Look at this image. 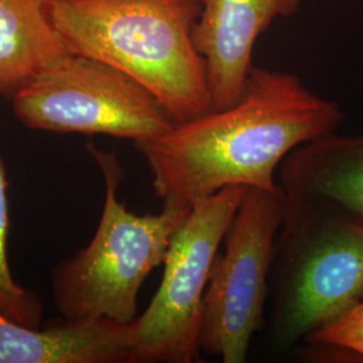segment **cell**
Segmentation results:
<instances>
[{
    "label": "cell",
    "instance_id": "obj_1",
    "mask_svg": "<svg viewBox=\"0 0 363 363\" xmlns=\"http://www.w3.org/2000/svg\"><path fill=\"white\" fill-rule=\"evenodd\" d=\"M339 105L291 73L253 67L238 103L135 143L163 203L193 208L229 186L274 190L276 169L301 144L337 132Z\"/></svg>",
    "mask_w": 363,
    "mask_h": 363
},
{
    "label": "cell",
    "instance_id": "obj_2",
    "mask_svg": "<svg viewBox=\"0 0 363 363\" xmlns=\"http://www.w3.org/2000/svg\"><path fill=\"white\" fill-rule=\"evenodd\" d=\"M202 0H52L69 54L103 61L140 82L177 123L213 111L193 31Z\"/></svg>",
    "mask_w": 363,
    "mask_h": 363
},
{
    "label": "cell",
    "instance_id": "obj_3",
    "mask_svg": "<svg viewBox=\"0 0 363 363\" xmlns=\"http://www.w3.org/2000/svg\"><path fill=\"white\" fill-rule=\"evenodd\" d=\"M105 182L104 206L89 245L52 273L57 308L70 322L130 325L148 274L164 262L172 235L191 208L163 203L157 214L138 216L118 199L124 169L116 152L88 145Z\"/></svg>",
    "mask_w": 363,
    "mask_h": 363
},
{
    "label": "cell",
    "instance_id": "obj_4",
    "mask_svg": "<svg viewBox=\"0 0 363 363\" xmlns=\"http://www.w3.org/2000/svg\"><path fill=\"white\" fill-rule=\"evenodd\" d=\"M271 337L288 350L363 301V220L286 198L277 235Z\"/></svg>",
    "mask_w": 363,
    "mask_h": 363
},
{
    "label": "cell",
    "instance_id": "obj_5",
    "mask_svg": "<svg viewBox=\"0 0 363 363\" xmlns=\"http://www.w3.org/2000/svg\"><path fill=\"white\" fill-rule=\"evenodd\" d=\"M15 115L31 130L155 139L177 121L140 82L91 57L67 54L13 93Z\"/></svg>",
    "mask_w": 363,
    "mask_h": 363
},
{
    "label": "cell",
    "instance_id": "obj_6",
    "mask_svg": "<svg viewBox=\"0 0 363 363\" xmlns=\"http://www.w3.org/2000/svg\"><path fill=\"white\" fill-rule=\"evenodd\" d=\"M247 187L229 186L195 202L172 235L162 283L132 325L127 363L201 362L203 300L225 232Z\"/></svg>",
    "mask_w": 363,
    "mask_h": 363
},
{
    "label": "cell",
    "instance_id": "obj_7",
    "mask_svg": "<svg viewBox=\"0 0 363 363\" xmlns=\"http://www.w3.org/2000/svg\"><path fill=\"white\" fill-rule=\"evenodd\" d=\"M286 210L280 184L247 189L214 259L203 300L201 350L223 363L247 361L252 337L262 325L277 235Z\"/></svg>",
    "mask_w": 363,
    "mask_h": 363
},
{
    "label": "cell",
    "instance_id": "obj_8",
    "mask_svg": "<svg viewBox=\"0 0 363 363\" xmlns=\"http://www.w3.org/2000/svg\"><path fill=\"white\" fill-rule=\"evenodd\" d=\"M300 6L301 0H202L193 43L205 64L213 109L240 101L255 67L259 35Z\"/></svg>",
    "mask_w": 363,
    "mask_h": 363
},
{
    "label": "cell",
    "instance_id": "obj_9",
    "mask_svg": "<svg viewBox=\"0 0 363 363\" xmlns=\"http://www.w3.org/2000/svg\"><path fill=\"white\" fill-rule=\"evenodd\" d=\"M288 199L318 201L363 220V135L331 132L301 144L280 166Z\"/></svg>",
    "mask_w": 363,
    "mask_h": 363
},
{
    "label": "cell",
    "instance_id": "obj_10",
    "mask_svg": "<svg viewBox=\"0 0 363 363\" xmlns=\"http://www.w3.org/2000/svg\"><path fill=\"white\" fill-rule=\"evenodd\" d=\"M130 349V323L65 320L40 328L0 312V363L128 362Z\"/></svg>",
    "mask_w": 363,
    "mask_h": 363
},
{
    "label": "cell",
    "instance_id": "obj_11",
    "mask_svg": "<svg viewBox=\"0 0 363 363\" xmlns=\"http://www.w3.org/2000/svg\"><path fill=\"white\" fill-rule=\"evenodd\" d=\"M67 54L54 25L52 0H0V94L13 97Z\"/></svg>",
    "mask_w": 363,
    "mask_h": 363
},
{
    "label": "cell",
    "instance_id": "obj_12",
    "mask_svg": "<svg viewBox=\"0 0 363 363\" xmlns=\"http://www.w3.org/2000/svg\"><path fill=\"white\" fill-rule=\"evenodd\" d=\"M9 225L7 181L0 155V312L18 323L40 327L42 304L39 298L34 292L19 286L11 274L7 257Z\"/></svg>",
    "mask_w": 363,
    "mask_h": 363
},
{
    "label": "cell",
    "instance_id": "obj_13",
    "mask_svg": "<svg viewBox=\"0 0 363 363\" xmlns=\"http://www.w3.org/2000/svg\"><path fill=\"white\" fill-rule=\"evenodd\" d=\"M306 342L337 347L363 359V301L337 322L312 334Z\"/></svg>",
    "mask_w": 363,
    "mask_h": 363
}]
</instances>
